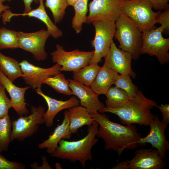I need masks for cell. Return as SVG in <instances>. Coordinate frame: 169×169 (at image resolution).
<instances>
[{"label": "cell", "mask_w": 169, "mask_h": 169, "mask_svg": "<svg viewBox=\"0 0 169 169\" xmlns=\"http://www.w3.org/2000/svg\"><path fill=\"white\" fill-rule=\"evenodd\" d=\"M90 115L100 125L96 137L104 141L105 150L112 149L120 156L125 149L136 148L137 142L141 135L135 126L124 125L113 122L106 115L98 112Z\"/></svg>", "instance_id": "6da1fadb"}, {"label": "cell", "mask_w": 169, "mask_h": 169, "mask_svg": "<svg viewBox=\"0 0 169 169\" xmlns=\"http://www.w3.org/2000/svg\"><path fill=\"white\" fill-rule=\"evenodd\" d=\"M157 105L153 100L146 98L138 90L136 96L129 100L123 106L119 108H109L104 107L99 112L111 113L117 115L121 123L126 125L138 124L147 126L156 117L151 109Z\"/></svg>", "instance_id": "7a4b0ae2"}, {"label": "cell", "mask_w": 169, "mask_h": 169, "mask_svg": "<svg viewBox=\"0 0 169 169\" xmlns=\"http://www.w3.org/2000/svg\"><path fill=\"white\" fill-rule=\"evenodd\" d=\"M98 126V123L95 120L88 126L87 135L79 140L69 141L61 139L51 156L73 162L79 161L85 167L86 161L93 159L91 149L98 141L96 137Z\"/></svg>", "instance_id": "3957f363"}, {"label": "cell", "mask_w": 169, "mask_h": 169, "mask_svg": "<svg viewBox=\"0 0 169 169\" xmlns=\"http://www.w3.org/2000/svg\"><path fill=\"white\" fill-rule=\"evenodd\" d=\"M115 37L119 49L130 53L133 59L138 60L142 45L141 31L123 12L115 22Z\"/></svg>", "instance_id": "277c9868"}, {"label": "cell", "mask_w": 169, "mask_h": 169, "mask_svg": "<svg viewBox=\"0 0 169 169\" xmlns=\"http://www.w3.org/2000/svg\"><path fill=\"white\" fill-rule=\"evenodd\" d=\"M164 28L159 27L142 32V45L141 54L156 56L160 64L169 62V38L163 37Z\"/></svg>", "instance_id": "5b68a950"}, {"label": "cell", "mask_w": 169, "mask_h": 169, "mask_svg": "<svg viewBox=\"0 0 169 169\" xmlns=\"http://www.w3.org/2000/svg\"><path fill=\"white\" fill-rule=\"evenodd\" d=\"M146 0H125L123 12L135 24L141 32L156 28L155 12Z\"/></svg>", "instance_id": "8992f818"}, {"label": "cell", "mask_w": 169, "mask_h": 169, "mask_svg": "<svg viewBox=\"0 0 169 169\" xmlns=\"http://www.w3.org/2000/svg\"><path fill=\"white\" fill-rule=\"evenodd\" d=\"M95 35L91 43L94 53L90 64H98L107 54L113 42L115 32V22L111 21H97L92 22Z\"/></svg>", "instance_id": "52a82bcc"}, {"label": "cell", "mask_w": 169, "mask_h": 169, "mask_svg": "<svg viewBox=\"0 0 169 169\" xmlns=\"http://www.w3.org/2000/svg\"><path fill=\"white\" fill-rule=\"evenodd\" d=\"M31 114L28 115L20 116L12 122L11 141L15 139L21 141L36 133L38 125L44 123V116L45 113L44 106L31 107Z\"/></svg>", "instance_id": "ba28073f"}, {"label": "cell", "mask_w": 169, "mask_h": 169, "mask_svg": "<svg viewBox=\"0 0 169 169\" xmlns=\"http://www.w3.org/2000/svg\"><path fill=\"white\" fill-rule=\"evenodd\" d=\"M55 48L50 55L52 62L61 66V72H74L89 64L94 53V50L83 51L78 49L66 51L58 44Z\"/></svg>", "instance_id": "9c48e42d"}, {"label": "cell", "mask_w": 169, "mask_h": 169, "mask_svg": "<svg viewBox=\"0 0 169 169\" xmlns=\"http://www.w3.org/2000/svg\"><path fill=\"white\" fill-rule=\"evenodd\" d=\"M125 0H93L89 4L88 23L97 21L115 22L123 13Z\"/></svg>", "instance_id": "30bf717a"}, {"label": "cell", "mask_w": 169, "mask_h": 169, "mask_svg": "<svg viewBox=\"0 0 169 169\" xmlns=\"http://www.w3.org/2000/svg\"><path fill=\"white\" fill-rule=\"evenodd\" d=\"M18 48L29 52L37 60H44L47 57L45 50L46 42L50 36L47 30L41 29L30 33L18 31Z\"/></svg>", "instance_id": "8fae6325"}, {"label": "cell", "mask_w": 169, "mask_h": 169, "mask_svg": "<svg viewBox=\"0 0 169 169\" xmlns=\"http://www.w3.org/2000/svg\"><path fill=\"white\" fill-rule=\"evenodd\" d=\"M19 63L22 77L26 84L33 88L41 89L43 82L46 79L61 73V66L57 63L48 68L35 66L26 60Z\"/></svg>", "instance_id": "7c38bea8"}, {"label": "cell", "mask_w": 169, "mask_h": 169, "mask_svg": "<svg viewBox=\"0 0 169 169\" xmlns=\"http://www.w3.org/2000/svg\"><path fill=\"white\" fill-rule=\"evenodd\" d=\"M104 64L120 74H128L133 78L136 74L131 66L132 59L130 53L118 48L113 42L110 49L104 57Z\"/></svg>", "instance_id": "4fadbf2b"}, {"label": "cell", "mask_w": 169, "mask_h": 169, "mask_svg": "<svg viewBox=\"0 0 169 169\" xmlns=\"http://www.w3.org/2000/svg\"><path fill=\"white\" fill-rule=\"evenodd\" d=\"M150 131L145 137H140L137 142L138 145L150 144L155 148L160 155L163 159L166 157V153L169 149V143L165 136V131L167 125L161 121L158 115L149 125Z\"/></svg>", "instance_id": "5bb4252c"}, {"label": "cell", "mask_w": 169, "mask_h": 169, "mask_svg": "<svg viewBox=\"0 0 169 169\" xmlns=\"http://www.w3.org/2000/svg\"><path fill=\"white\" fill-rule=\"evenodd\" d=\"M156 150L141 148L137 150L133 158L125 161L126 169H161L165 165Z\"/></svg>", "instance_id": "9a60e30c"}, {"label": "cell", "mask_w": 169, "mask_h": 169, "mask_svg": "<svg viewBox=\"0 0 169 169\" xmlns=\"http://www.w3.org/2000/svg\"><path fill=\"white\" fill-rule=\"evenodd\" d=\"M69 86L79 100L81 105L85 108L90 114H95L105 106L100 102L98 95L90 86L85 85L74 79H68Z\"/></svg>", "instance_id": "2e32d148"}, {"label": "cell", "mask_w": 169, "mask_h": 169, "mask_svg": "<svg viewBox=\"0 0 169 169\" xmlns=\"http://www.w3.org/2000/svg\"><path fill=\"white\" fill-rule=\"evenodd\" d=\"M33 89L38 94L44 98L47 104L48 110L44 114V123L48 127L53 126L55 116L60 111L79 105L80 104L79 100L75 96L66 100H58L45 94L41 89Z\"/></svg>", "instance_id": "e0dca14e"}, {"label": "cell", "mask_w": 169, "mask_h": 169, "mask_svg": "<svg viewBox=\"0 0 169 169\" xmlns=\"http://www.w3.org/2000/svg\"><path fill=\"white\" fill-rule=\"evenodd\" d=\"M0 83L8 93L13 108L18 115H25L29 113L24 98L26 91L31 87H20L16 86L0 69Z\"/></svg>", "instance_id": "ac0fdd59"}, {"label": "cell", "mask_w": 169, "mask_h": 169, "mask_svg": "<svg viewBox=\"0 0 169 169\" xmlns=\"http://www.w3.org/2000/svg\"><path fill=\"white\" fill-rule=\"evenodd\" d=\"M38 7L35 9L32 10L27 13H15L9 9L4 11L2 15L3 23L9 22L12 18L14 16H28L36 18L43 22L46 25L47 30L50 36L55 39H57L63 36L62 31L52 22L48 15L44 3V0H39Z\"/></svg>", "instance_id": "d6986e66"}, {"label": "cell", "mask_w": 169, "mask_h": 169, "mask_svg": "<svg viewBox=\"0 0 169 169\" xmlns=\"http://www.w3.org/2000/svg\"><path fill=\"white\" fill-rule=\"evenodd\" d=\"M64 115V118L61 124L57 125L47 139L38 145L39 149H46L47 152L50 155L55 151L61 139H68L71 136L67 110L65 111Z\"/></svg>", "instance_id": "ffe728a7"}, {"label": "cell", "mask_w": 169, "mask_h": 169, "mask_svg": "<svg viewBox=\"0 0 169 169\" xmlns=\"http://www.w3.org/2000/svg\"><path fill=\"white\" fill-rule=\"evenodd\" d=\"M119 75L104 64L100 67L90 87L98 95H105L108 90L114 84Z\"/></svg>", "instance_id": "44dd1931"}, {"label": "cell", "mask_w": 169, "mask_h": 169, "mask_svg": "<svg viewBox=\"0 0 169 169\" xmlns=\"http://www.w3.org/2000/svg\"><path fill=\"white\" fill-rule=\"evenodd\" d=\"M68 113L69 129L72 134L76 133L78 129L83 126L91 125L95 121L86 109L81 105L69 109Z\"/></svg>", "instance_id": "7402d4cb"}, {"label": "cell", "mask_w": 169, "mask_h": 169, "mask_svg": "<svg viewBox=\"0 0 169 169\" xmlns=\"http://www.w3.org/2000/svg\"><path fill=\"white\" fill-rule=\"evenodd\" d=\"M0 69L13 82L22 76L19 62L13 58L3 55L0 52Z\"/></svg>", "instance_id": "603a6c76"}, {"label": "cell", "mask_w": 169, "mask_h": 169, "mask_svg": "<svg viewBox=\"0 0 169 169\" xmlns=\"http://www.w3.org/2000/svg\"><path fill=\"white\" fill-rule=\"evenodd\" d=\"M105 95V101L107 108L116 109L123 106L129 100L128 94L124 90L116 86L111 87Z\"/></svg>", "instance_id": "cb8c5ba5"}, {"label": "cell", "mask_w": 169, "mask_h": 169, "mask_svg": "<svg viewBox=\"0 0 169 169\" xmlns=\"http://www.w3.org/2000/svg\"><path fill=\"white\" fill-rule=\"evenodd\" d=\"M100 67L98 64H90L73 72L74 80L90 86L94 81Z\"/></svg>", "instance_id": "d4e9b609"}, {"label": "cell", "mask_w": 169, "mask_h": 169, "mask_svg": "<svg viewBox=\"0 0 169 169\" xmlns=\"http://www.w3.org/2000/svg\"><path fill=\"white\" fill-rule=\"evenodd\" d=\"M88 1V0H78L73 6L75 14L72 20V26L77 34L81 32L83 23L87 22Z\"/></svg>", "instance_id": "484cf974"}, {"label": "cell", "mask_w": 169, "mask_h": 169, "mask_svg": "<svg viewBox=\"0 0 169 169\" xmlns=\"http://www.w3.org/2000/svg\"><path fill=\"white\" fill-rule=\"evenodd\" d=\"M43 84L49 85L57 92L67 95H74L69 87L68 80L61 73L47 78L43 81Z\"/></svg>", "instance_id": "4316f807"}, {"label": "cell", "mask_w": 169, "mask_h": 169, "mask_svg": "<svg viewBox=\"0 0 169 169\" xmlns=\"http://www.w3.org/2000/svg\"><path fill=\"white\" fill-rule=\"evenodd\" d=\"M12 121L8 115L0 119V153L8 151L11 141Z\"/></svg>", "instance_id": "83f0119b"}, {"label": "cell", "mask_w": 169, "mask_h": 169, "mask_svg": "<svg viewBox=\"0 0 169 169\" xmlns=\"http://www.w3.org/2000/svg\"><path fill=\"white\" fill-rule=\"evenodd\" d=\"M18 32L2 27L0 29V49L18 48Z\"/></svg>", "instance_id": "f1b7e54d"}, {"label": "cell", "mask_w": 169, "mask_h": 169, "mask_svg": "<svg viewBox=\"0 0 169 169\" xmlns=\"http://www.w3.org/2000/svg\"><path fill=\"white\" fill-rule=\"evenodd\" d=\"M45 5L51 11L55 24L63 19L68 6L66 0H46Z\"/></svg>", "instance_id": "f546056e"}, {"label": "cell", "mask_w": 169, "mask_h": 169, "mask_svg": "<svg viewBox=\"0 0 169 169\" xmlns=\"http://www.w3.org/2000/svg\"><path fill=\"white\" fill-rule=\"evenodd\" d=\"M130 77L128 74H119L114 84L115 86L124 90L130 99H132L136 96L138 90L132 82Z\"/></svg>", "instance_id": "4dcf8cb0"}, {"label": "cell", "mask_w": 169, "mask_h": 169, "mask_svg": "<svg viewBox=\"0 0 169 169\" xmlns=\"http://www.w3.org/2000/svg\"><path fill=\"white\" fill-rule=\"evenodd\" d=\"M11 107L10 99L6 95L5 87L0 83V119L8 115V110Z\"/></svg>", "instance_id": "1f68e13d"}, {"label": "cell", "mask_w": 169, "mask_h": 169, "mask_svg": "<svg viewBox=\"0 0 169 169\" xmlns=\"http://www.w3.org/2000/svg\"><path fill=\"white\" fill-rule=\"evenodd\" d=\"M25 167L21 162L8 160L0 153V169H24Z\"/></svg>", "instance_id": "d6a6232c"}, {"label": "cell", "mask_w": 169, "mask_h": 169, "mask_svg": "<svg viewBox=\"0 0 169 169\" xmlns=\"http://www.w3.org/2000/svg\"><path fill=\"white\" fill-rule=\"evenodd\" d=\"M156 22L161 24L167 33L169 31V8L162 12H160L156 17Z\"/></svg>", "instance_id": "836d02e7"}, {"label": "cell", "mask_w": 169, "mask_h": 169, "mask_svg": "<svg viewBox=\"0 0 169 169\" xmlns=\"http://www.w3.org/2000/svg\"><path fill=\"white\" fill-rule=\"evenodd\" d=\"M154 9L162 10L169 8V0H146Z\"/></svg>", "instance_id": "e575fe53"}, {"label": "cell", "mask_w": 169, "mask_h": 169, "mask_svg": "<svg viewBox=\"0 0 169 169\" xmlns=\"http://www.w3.org/2000/svg\"><path fill=\"white\" fill-rule=\"evenodd\" d=\"M156 107L161 113L162 116L161 122L167 125L169 123V105L162 104L161 105H157Z\"/></svg>", "instance_id": "d590c367"}, {"label": "cell", "mask_w": 169, "mask_h": 169, "mask_svg": "<svg viewBox=\"0 0 169 169\" xmlns=\"http://www.w3.org/2000/svg\"><path fill=\"white\" fill-rule=\"evenodd\" d=\"M24 5V13L29 12L32 10L31 5L33 2L36 4L39 3V0H22Z\"/></svg>", "instance_id": "8d00e7d4"}, {"label": "cell", "mask_w": 169, "mask_h": 169, "mask_svg": "<svg viewBox=\"0 0 169 169\" xmlns=\"http://www.w3.org/2000/svg\"><path fill=\"white\" fill-rule=\"evenodd\" d=\"M10 7L8 5H4L3 3L0 2V18L2 15L1 14L5 11L9 9Z\"/></svg>", "instance_id": "74e56055"}, {"label": "cell", "mask_w": 169, "mask_h": 169, "mask_svg": "<svg viewBox=\"0 0 169 169\" xmlns=\"http://www.w3.org/2000/svg\"><path fill=\"white\" fill-rule=\"evenodd\" d=\"M78 0H66L68 6H73L74 3Z\"/></svg>", "instance_id": "f35d334b"}, {"label": "cell", "mask_w": 169, "mask_h": 169, "mask_svg": "<svg viewBox=\"0 0 169 169\" xmlns=\"http://www.w3.org/2000/svg\"><path fill=\"white\" fill-rule=\"evenodd\" d=\"M11 1V0H0V2L3 3L5 1L10 2Z\"/></svg>", "instance_id": "ab89813d"}, {"label": "cell", "mask_w": 169, "mask_h": 169, "mask_svg": "<svg viewBox=\"0 0 169 169\" xmlns=\"http://www.w3.org/2000/svg\"></svg>", "instance_id": "60d3db41"}]
</instances>
